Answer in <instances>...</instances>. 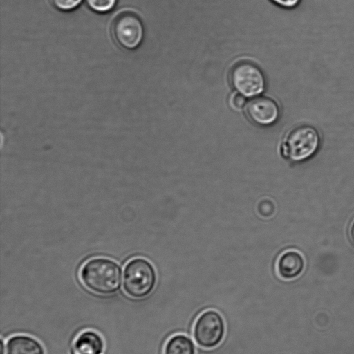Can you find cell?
<instances>
[{
  "mask_svg": "<svg viewBox=\"0 0 354 354\" xmlns=\"http://www.w3.org/2000/svg\"><path fill=\"white\" fill-rule=\"evenodd\" d=\"M6 347H4L3 346V341L1 339V346H0V348H1V354H4V352H3V350Z\"/></svg>",
  "mask_w": 354,
  "mask_h": 354,
  "instance_id": "e0dca14e",
  "label": "cell"
},
{
  "mask_svg": "<svg viewBox=\"0 0 354 354\" xmlns=\"http://www.w3.org/2000/svg\"><path fill=\"white\" fill-rule=\"evenodd\" d=\"M321 142V133L315 125L300 123L286 133L281 144V151L292 161L304 162L317 152Z\"/></svg>",
  "mask_w": 354,
  "mask_h": 354,
  "instance_id": "7a4b0ae2",
  "label": "cell"
},
{
  "mask_svg": "<svg viewBox=\"0 0 354 354\" xmlns=\"http://www.w3.org/2000/svg\"><path fill=\"white\" fill-rule=\"evenodd\" d=\"M163 354H196V347L189 337L177 334L167 341Z\"/></svg>",
  "mask_w": 354,
  "mask_h": 354,
  "instance_id": "8fae6325",
  "label": "cell"
},
{
  "mask_svg": "<svg viewBox=\"0 0 354 354\" xmlns=\"http://www.w3.org/2000/svg\"><path fill=\"white\" fill-rule=\"evenodd\" d=\"M6 354H45L42 345L28 335H15L6 344Z\"/></svg>",
  "mask_w": 354,
  "mask_h": 354,
  "instance_id": "9c48e42d",
  "label": "cell"
},
{
  "mask_svg": "<svg viewBox=\"0 0 354 354\" xmlns=\"http://www.w3.org/2000/svg\"><path fill=\"white\" fill-rule=\"evenodd\" d=\"M143 26L137 15L131 11L118 14L112 25V33L116 42L127 49H134L143 38Z\"/></svg>",
  "mask_w": 354,
  "mask_h": 354,
  "instance_id": "8992f818",
  "label": "cell"
},
{
  "mask_svg": "<svg viewBox=\"0 0 354 354\" xmlns=\"http://www.w3.org/2000/svg\"><path fill=\"white\" fill-rule=\"evenodd\" d=\"M156 278V270L149 261L142 257L132 259L124 269V290L133 298L145 297L154 289Z\"/></svg>",
  "mask_w": 354,
  "mask_h": 354,
  "instance_id": "3957f363",
  "label": "cell"
},
{
  "mask_svg": "<svg viewBox=\"0 0 354 354\" xmlns=\"http://www.w3.org/2000/svg\"><path fill=\"white\" fill-rule=\"evenodd\" d=\"M104 342L101 336L93 330L82 333L74 342L73 354H101Z\"/></svg>",
  "mask_w": 354,
  "mask_h": 354,
  "instance_id": "30bf717a",
  "label": "cell"
},
{
  "mask_svg": "<svg viewBox=\"0 0 354 354\" xmlns=\"http://www.w3.org/2000/svg\"><path fill=\"white\" fill-rule=\"evenodd\" d=\"M350 237H351L352 242L354 243V221L352 223L351 227H350Z\"/></svg>",
  "mask_w": 354,
  "mask_h": 354,
  "instance_id": "2e32d148",
  "label": "cell"
},
{
  "mask_svg": "<svg viewBox=\"0 0 354 354\" xmlns=\"http://www.w3.org/2000/svg\"><path fill=\"white\" fill-rule=\"evenodd\" d=\"M272 3L279 8L292 10L297 8L301 3L302 0H270Z\"/></svg>",
  "mask_w": 354,
  "mask_h": 354,
  "instance_id": "9a60e30c",
  "label": "cell"
},
{
  "mask_svg": "<svg viewBox=\"0 0 354 354\" xmlns=\"http://www.w3.org/2000/svg\"><path fill=\"white\" fill-rule=\"evenodd\" d=\"M304 259L297 251L290 250L281 253L277 262V271L279 277L290 280L299 277L304 268Z\"/></svg>",
  "mask_w": 354,
  "mask_h": 354,
  "instance_id": "ba28073f",
  "label": "cell"
},
{
  "mask_svg": "<svg viewBox=\"0 0 354 354\" xmlns=\"http://www.w3.org/2000/svg\"><path fill=\"white\" fill-rule=\"evenodd\" d=\"M121 269L118 263L104 257L86 261L80 271L84 286L93 292L108 295L117 292L121 284Z\"/></svg>",
  "mask_w": 354,
  "mask_h": 354,
  "instance_id": "6da1fadb",
  "label": "cell"
},
{
  "mask_svg": "<svg viewBox=\"0 0 354 354\" xmlns=\"http://www.w3.org/2000/svg\"><path fill=\"white\" fill-rule=\"evenodd\" d=\"M225 334V324L222 315L216 310H207L196 319L193 328L196 343L204 348H213L223 341Z\"/></svg>",
  "mask_w": 354,
  "mask_h": 354,
  "instance_id": "277c9868",
  "label": "cell"
},
{
  "mask_svg": "<svg viewBox=\"0 0 354 354\" xmlns=\"http://www.w3.org/2000/svg\"><path fill=\"white\" fill-rule=\"evenodd\" d=\"M230 80L236 91L246 97L259 96L266 86L261 70L254 64L248 62L239 63L233 67Z\"/></svg>",
  "mask_w": 354,
  "mask_h": 354,
  "instance_id": "5b68a950",
  "label": "cell"
},
{
  "mask_svg": "<svg viewBox=\"0 0 354 354\" xmlns=\"http://www.w3.org/2000/svg\"><path fill=\"white\" fill-rule=\"evenodd\" d=\"M246 114L253 122L267 126L275 123L280 116V108L272 99L257 96L246 105Z\"/></svg>",
  "mask_w": 354,
  "mask_h": 354,
  "instance_id": "52a82bcc",
  "label": "cell"
},
{
  "mask_svg": "<svg viewBox=\"0 0 354 354\" xmlns=\"http://www.w3.org/2000/svg\"><path fill=\"white\" fill-rule=\"evenodd\" d=\"M230 104L236 110L242 109L247 105V97L238 92L234 93L230 99Z\"/></svg>",
  "mask_w": 354,
  "mask_h": 354,
  "instance_id": "5bb4252c",
  "label": "cell"
},
{
  "mask_svg": "<svg viewBox=\"0 0 354 354\" xmlns=\"http://www.w3.org/2000/svg\"><path fill=\"white\" fill-rule=\"evenodd\" d=\"M88 6L98 12H106L115 6L117 0H86Z\"/></svg>",
  "mask_w": 354,
  "mask_h": 354,
  "instance_id": "7c38bea8",
  "label": "cell"
},
{
  "mask_svg": "<svg viewBox=\"0 0 354 354\" xmlns=\"http://www.w3.org/2000/svg\"><path fill=\"white\" fill-rule=\"evenodd\" d=\"M51 1L57 9L68 11L77 7L82 0H51Z\"/></svg>",
  "mask_w": 354,
  "mask_h": 354,
  "instance_id": "4fadbf2b",
  "label": "cell"
}]
</instances>
